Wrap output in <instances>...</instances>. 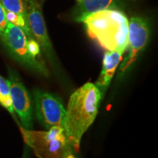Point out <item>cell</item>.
<instances>
[{
    "mask_svg": "<svg viewBox=\"0 0 158 158\" xmlns=\"http://www.w3.org/2000/svg\"><path fill=\"white\" fill-rule=\"evenodd\" d=\"M85 25L87 34L107 51L124 53L127 48L128 19L122 12L108 9L78 19Z\"/></svg>",
    "mask_w": 158,
    "mask_h": 158,
    "instance_id": "2",
    "label": "cell"
},
{
    "mask_svg": "<svg viewBox=\"0 0 158 158\" xmlns=\"http://www.w3.org/2000/svg\"><path fill=\"white\" fill-rule=\"evenodd\" d=\"M5 10L16 13L26 19V13L23 0H2Z\"/></svg>",
    "mask_w": 158,
    "mask_h": 158,
    "instance_id": "13",
    "label": "cell"
},
{
    "mask_svg": "<svg viewBox=\"0 0 158 158\" xmlns=\"http://www.w3.org/2000/svg\"><path fill=\"white\" fill-rule=\"evenodd\" d=\"M149 37L148 23L140 17H132L128 21L127 48L129 54L119 68V75H123L137 60L138 54L147 44Z\"/></svg>",
    "mask_w": 158,
    "mask_h": 158,
    "instance_id": "6",
    "label": "cell"
},
{
    "mask_svg": "<svg viewBox=\"0 0 158 158\" xmlns=\"http://www.w3.org/2000/svg\"><path fill=\"white\" fill-rule=\"evenodd\" d=\"M66 158H76V157H75V156L73 155V154H70V155H69Z\"/></svg>",
    "mask_w": 158,
    "mask_h": 158,
    "instance_id": "16",
    "label": "cell"
},
{
    "mask_svg": "<svg viewBox=\"0 0 158 158\" xmlns=\"http://www.w3.org/2000/svg\"><path fill=\"white\" fill-rule=\"evenodd\" d=\"M24 141L38 158H66L74 150L65 135L64 128L53 127L47 131L21 128Z\"/></svg>",
    "mask_w": 158,
    "mask_h": 158,
    "instance_id": "3",
    "label": "cell"
},
{
    "mask_svg": "<svg viewBox=\"0 0 158 158\" xmlns=\"http://www.w3.org/2000/svg\"><path fill=\"white\" fill-rule=\"evenodd\" d=\"M7 23L8 22H7L5 16V10L0 3V37L2 36Z\"/></svg>",
    "mask_w": 158,
    "mask_h": 158,
    "instance_id": "15",
    "label": "cell"
},
{
    "mask_svg": "<svg viewBox=\"0 0 158 158\" xmlns=\"http://www.w3.org/2000/svg\"><path fill=\"white\" fill-rule=\"evenodd\" d=\"M0 105L8 110L15 117V112L12 105L8 81L1 76H0Z\"/></svg>",
    "mask_w": 158,
    "mask_h": 158,
    "instance_id": "11",
    "label": "cell"
},
{
    "mask_svg": "<svg viewBox=\"0 0 158 158\" xmlns=\"http://www.w3.org/2000/svg\"><path fill=\"white\" fill-rule=\"evenodd\" d=\"M116 0H79L78 8L81 15L90 14L105 10L110 9Z\"/></svg>",
    "mask_w": 158,
    "mask_h": 158,
    "instance_id": "10",
    "label": "cell"
},
{
    "mask_svg": "<svg viewBox=\"0 0 158 158\" xmlns=\"http://www.w3.org/2000/svg\"><path fill=\"white\" fill-rule=\"evenodd\" d=\"M1 38L9 52L19 63L43 76H49L44 62L37 60L29 52L28 37L21 28L8 22Z\"/></svg>",
    "mask_w": 158,
    "mask_h": 158,
    "instance_id": "4",
    "label": "cell"
},
{
    "mask_svg": "<svg viewBox=\"0 0 158 158\" xmlns=\"http://www.w3.org/2000/svg\"><path fill=\"white\" fill-rule=\"evenodd\" d=\"M34 98L37 119L47 130L53 127H64L66 110L59 97L35 90Z\"/></svg>",
    "mask_w": 158,
    "mask_h": 158,
    "instance_id": "5",
    "label": "cell"
},
{
    "mask_svg": "<svg viewBox=\"0 0 158 158\" xmlns=\"http://www.w3.org/2000/svg\"><path fill=\"white\" fill-rule=\"evenodd\" d=\"M26 20L31 35L49 59L54 56L52 45L45 27L42 10L37 0H23Z\"/></svg>",
    "mask_w": 158,
    "mask_h": 158,
    "instance_id": "7",
    "label": "cell"
},
{
    "mask_svg": "<svg viewBox=\"0 0 158 158\" xmlns=\"http://www.w3.org/2000/svg\"><path fill=\"white\" fill-rule=\"evenodd\" d=\"M27 47H28L29 52L31 56L37 60L43 61L40 55V47L35 39H28Z\"/></svg>",
    "mask_w": 158,
    "mask_h": 158,
    "instance_id": "14",
    "label": "cell"
},
{
    "mask_svg": "<svg viewBox=\"0 0 158 158\" xmlns=\"http://www.w3.org/2000/svg\"><path fill=\"white\" fill-rule=\"evenodd\" d=\"M5 16L7 22L13 23V24L22 29L27 37H28V39H34L25 18L19 14H16V13L7 10H5Z\"/></svg>",
    "mask_w": 158,
    "mask_h": 158,
    "instance_id": "12",
    "label": "cell"
},
{
    "mask_svg": "<svg viewBox=\"0 0 158 158\" xmlns=\"http://www.w3.org/2000/svg\"><path fill=\"white\" fill-rule=\"evenodd\" d=\"M8 81L13 110L19 116L23 128L31 130L33 127L32 107L27 89L14 73L10 71Z\"/></svg>",
    "mask_w": 158,
    "mask_h": 158,
    "instance_id": "8",
    "label": "cell"
},
{
    "mask_svg": "<svg viewBox=\"0 0 158 158\" xmlns=\"http://www.w3.org/2000/svg\"><path fill=\"white\" fill-rule=\"evenodd\" d=\"M102 94L92 83H86L70 96L65 111L64 131L68 141L78 152L81 140L98 114Z\"/></svg>",
    "mask_w": 158,
    "mask_h": 158,
    "instance_id": "1",
    "label": "cell"
},
{
    "mask_svg": "<svg viewBox=\"0 0 158 158\" xmlns=\"http://www.w3.org/2000/svg\"><path fill=\"white\" fill-rule=\"evenodd\" d=\"M77 1H78H78H79V0H77Z\"/></svg>",
    "mask_w": 158,
    "mask_h": 158,
    "instance_id": "17",
    "label": "cell"
},
{
    "mask_svg": "<svg viewBox=\"0 0 158 158\" xmlns=\"http://www.w3.org/2000/svg\"><path fill=\"white\" fill-rule=\"evenodd\" d=\"M124 53L117 51H107L102 60V68L95 86L102 95L109 86Z\"/></svg>",
    "mask_w": 158,
    "mask_h": 158,
    "instance_id": "9",
    "label": "cell"
}]
</instances>
